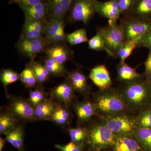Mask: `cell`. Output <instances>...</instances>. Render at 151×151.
<instances>
[{"label": "cell", "instance_id": "cell-1", "mask_svg": "<svg viewBox=\"0 0 151 151\" xmlns=\"http://www.w3.org/2000/svg\"><path fill=\"white\" fill-rule=\"evenodd\" d=\"M94 102L97 113L105 116L124 114L128 111L127 105L119 90L100 89L94 96Z\"/></svg>", "mask_w": 151, "mask_h": 151}, {"label": "cell", "instance_id": "cell-2", "mask_svg": "<svg viewBox=\"0 0 151 151\" xmlns=\"http://www.w3.org/2000/svg\"><path fill=\"white\" fill-rule=\"evenodd\" d=\"M151 89L150 82L142 78L124 84L119 91L128 110L137 111L145 104Z\"/></svg>", "mask_w": 151, "mask_h": 151}, {"label": "cell", "instance_id": "cell-3", "mask_svg": "<svg viewBox=\"0 0 151 151\" xmlns=\"http://www.w3.org/2000/svg\"><path fill=\"white\" fill-rule=\"evenodd\" d=\"M87 127L84 145L89 151H99L115 145L117 135L105 124L93 123Z\"/></svg>", "mask_w": 151, "mask_h": 151}, {"label": "cell", "instance_id": "cell-4", "mask_svg": "<svg viewBox=\"0 0 151 151\" xmlns=\"http://www.w3.org/2000/svg\"><path fill=\"white\" fill-rule=\"evenodd\" d=\"M120 24L124 30L126 40L141 47L151 29V22L140 19L131 15L121 16Z\"/></svg>", "mask_w": 151, "mask_h": 151}, {"label": "cell", "instance_id": "cell-5", "mask_svg": "<svg viewBox=\"0 0 151 151\" xmlns=\"http://www.w3.org/2000/svg\"><path fill=\"white\" fill-rule=\"evenodd\" d=\"M103 37L110 57L117 58V53L126 40L124 30L120 24H108L106 27L97 28Z\"/></svg>", "mask_w": 151, "mask_h": 151}, {"label": "cell", "instance_id": "cell-6", "mask_svg": "<svg viewBox=\"0 0 151 151\" xmlns=\"http://www.w3.org/2000/svg\"><path fill=\"white\" fill-rule=\"evenodd\" d=\"M105 116L103 124L117 135L131 136L138 127L137 118L125 114Z\"/></svg>", "mask_w": 151, "mask_h": 151}, {"label": "cell", "instance_id": "cell-7", "mask_svg": "<svg viewBox=\"0 0 151 151\" xmlns=\"http://www.w3.org/2000/svg\"><path fill=\"white\" fill-rule=\"evenodd\" d=\"M95 0H73L68 13L67 20L70 22H81L86 25L96 13Z\"/></svg>", "mask_w": 151, "mask_h": 151}, {"label": "cell", "instance_id": "cell-8", "mask_svg": "<svg viewBox=\"0 0 151 151\" xmlns=\"http://www.w3.org/2000/svg\"><path fill=\"white\" fill-rule=\"evenodd\" d=\"M7 98L8 99V103L6 109L13 114L19 121L24 122L35 121L34 107L28 99L9 95Z\"/></svg>", "mask_w": 151, "mask_h": 151}, {"label": "cell", "instance_id": "cell-9", "mask_svg": "<svg viewBox=\"0 0 151 151\" xmlns=\"http://www.w3.org/2000/svg\"><path fill=\"white\" fill-rule=\"evenodd\" d=\"M50 45L45 37L35 39H19L16 44V47L19 52L32 61L38 53L45 51Z\"/></svg>", "mask_w": 151, "mask_h": 151}, {"label": "cell", "instance_id": "cell-10", "mask_svg": "<svg viewBox=\"0 0 151 151\" xmlns=\"http://www.w3.org/2000/svg\"><path fill=\"white\" fill-rule=\"evenodd\" d=\"M63 21L49 19L45 25L44 37L50 45L65 43Z\"/></svg>", "mask_w": 151, "mask_h": 151}, {"label": "cell", "instance_id": "cell-11", "mask_svg": "<svg viewBox=\"0 0 151 151\" xmlns=\"http://www.w3.org/2000/svg\"><path fill=\"white\" fill-rule=\"evenodd\" d=\"M96 13L100 17L108 19L109 24H117L122 14L116 0L100 1L95 0L94 3Z\"/></svg>", "mask_w": 151, "mask_h": 151}, {"label": "cell", "instance_id": "cell-12", "mask_svg": "<svg viewBox=\"0 0 151 151\" xmlns=\"http://www.w3.org/2000/svg\"><path fill=\"white\" fill-rule=\"evenodd\" d=\"M75 91L65 79L52 88L50 92V96L57 103L70 108L75 102Z\"/></svg>", "mask_w": 151, "mask_h": 151}, {"label": "cell", "instance_id": "cell-13", "mask_svg": "<svg viewBox=\"0 0 151 151\" xmlns=\"http://www.w3.org/2000/svg\"><path fill=\"white\" fill-rule=\"evenodd\" d=\"M79 126L90 122L97 110L93 101L86 99L81 102H75L72 104Z\"/></svg>", "mask_w": 151, "mask_h": 151}, {"label": "cell", "instance_id": "cell-14", "mask_svg": "<svg viewBox=\"0 0 151 151\" xmlns=\"http://www.w3.org/2000/svg\"><path fill=\"white\" fill-rule=\"evenodd\" d=\"M65 79L75 92L86 97L90 94L91 87L87 83V77L80 69L68 72Z\"/></svg>", "mask_w": 151, "mask_h": 151}, {"label": "cell", "instance_id": "cell-15", "mask_svg": "<svg viewBox=\"0 0 151 151\" xmlns=\"http://www.w3.org/2000/svg\"><path fill=\"white\" fill-rule=\"evenodd\" d=\"M47 58L64 64L73 58V52L65 43L50 45L45 50Z\"/></svg>", "mask_w": 151, "mask_h": 151}, {"label": "cell", "instance_id": "cell-16", "mask_svg": "<svg viewBox=\"0 0 151 151\" xmlns=\"http://www.w3.org/2000/svg\"><path fill=\"white\" fill-rule=\"evenodd\" d=\"M89 78L100 89H110L113 84L110 73L104 64L93 68L90 70Z\"/></svg>", "mask_w": 151, "mask_h": 151}, {"label": "cell", "instance_id": "cell-17", "mask_svg": "<svg viewBox=\"0 0 151 151\" xmlns=\"http://www.w3.org/2000/svg\"><path fill=\"white\" fill-rule=\"evenodd\" d=\"M73 0H48L49 19L63 21L67 15Z\"/></svg>", "mask_w": 151, "mask_h": 151}, {"label": "cell", "instance_id": "cell-18", "mask_svg": "<svg viewBox=\"0 0 151 151\" xmlns=\"http://www.w3.org/2000/svg\"><path fill=\"white\" fill-rule=\"evenodd\" d=\"M45 23L25 18L20 39H35L45 37Z\"/></svg>", "mask_w": 151, "mask_h": 151}, {"label": "cell", "instance_id": "cell-19", "mask_svg": "<svg viewBox=\"0 0 151 151\" xmlns=\"http://www.w3.org/2000/svg\"><path fill=\"white\" fill-rule=\"evenodd\" d=\"M58 103L50 96L47 97L34 108V116L35 121L45 120L50 121Z\"/></svg>", "mask_w": 151, "mask_h": 151}, {"label": "cell", "instance_id": "cell-20", "mask_svg": "<svg viewBox=\"0 0 151 151\" xmlns=\"http://www.w3.org/2000/svg\"><path fill=\"white\" fill-rule=\"evenodd\" d=\"M137 68H133L125 62H119L117 66V80L124 84L142 79L145 74L138 73Z\"/></svg>", "mask_w": 151, "mask_h": 151}, {"label": "cell", "instance_id": "cell-21", "mask_svg": "<svg viewBox=\"0 0 151 151\" xmlns=\"http://www.w3.org/2000/svg\"><path fill=\"white\" fill-rule=\"evenodd\" d=\"M47 1L32 6L21 7L24 14L25 18L44 22L47 21L49 18Z\"/></svg>", "mask_w": 151, "mask_h": 151}, {"label": "cell", "instance_id": "cell-22", "mask_svg": "<svg viewBox=\"0 0 151 151\" xmlns=\"http://www.w3.org/2000/svg\"><path fill=\"white\" fill-rule=\"evenodd\" d=\"M24 126L18 124L6 135V139L19 151H22L24 147Z\"/></svg>", "mask_w": 151, "mask_h": 151}, {"label": "cell", "instance_id": "cell-23", "mask_svg": "<svg viewBox=\"0 0 151 151\" xmlns=\"http://www.w3.org/2000/svg\"><path fill=\"white\" fill-rule=\"evenodd\" d=\"M71 119L72 115L69 111V108L58 103L50 122L60 127H66L70 124Z\"/></svg>", "mask_w": 151, "mask_h": 151}, {"label": "cell", "instance_id": "cell-24", "mask_svg": "<svg viewBox=\"0 0 151 151\" xmlns=\"http://www.w3.org/2000/svg\"><path fill=\"white\" fill-rule=\"evenodd\" d=\"M130 15L140 19L151 22V0H136Z\"/></svg>", "mask_w": 151, "mask_h": 151}, {"label": "cell", "instance_id": "cell-25", "mask_svg": "<svg viewBox=\"0 0 151 151\" xmlns=\"http://www.w3.org/2000/svg\"><path fill=\"white\" fill-rule=\"evenodd\" d=\"M115 151H141L137 141L131 136L117 135L115 145Z\"/></svg>", "mask_w": 151, "mask_h": 151}, {"label": "cell", "instance_id": "cell-26", "mask_svg": "<svg viewBox=\"0 0 151 151\" xmlns=\"http://www.w3.org/2000/svg\"><path fill=\"white\" fill-rule=\"evenodd\" d=\"M19 120L6 108L0 113V134L5 135L19 124Z\"/></svg>", "mask_w": 151, "mask_h": 151}, {"label": "cell", "instance_id": "cell-27", "mask_svg": "<svg viewBox=\"0 0 151 151\" xmlns=\"http://www.w3.org/2000/svg\"><path fill=\"white\" fill-rule=\"evenodd\" d=\"M20 80L26 88L32 89L37 86V80L30 63L20 73Z\"/></svg>", "mask_w": 151, "mask_h": 151}, {"label": "cell", "instance_id": "cell-28", "mask_svg": "<svg viewBox=\"0 0 151 151\" xmlns=\"http://www.w3.org/2000/svg\"><path fill=\"white\" fill-rule=\"evenodd\" d=\"M133 135L146 150L151 151V128L138 127Z\"/></svg>", "mask_w": 151, "mask_h": 151}, {"label": "cell", "instance_id": "cell-29", "mask_svg": "<svg viewBox=\"0 0 151 151\" xmlns=\"http://www.w3.org/2000/svg\"><path fill=\"white\" fill-rule=\"evenodd\" d=\"M44 65L47 68L51 76L55 77H66L68 71L64 64L56 62L47 57L45 60Z\"/></svg>", "mask_w": 151, "mask_h": 151}, {"label": "cell", "instance_id": "cell-30", "mask_svg": "<svg viewBox=\"0 0 151 151\" xmlns=\"http://www.w3.org/2000/svg\"><path fill=\"white\" fill-rule=\"evenodd\" d=\"M30 64L36 77L38 85L42 86L43 83L48 81L51 74L44 64L35 60L31 61Z\"/></svg>", "mask_w": 151, "mask_h": 151}, {"label": "cell", "instance_id": "cell-31", "mask_svg": "<svg viewBox=\"0 0 151 151\" xmlns=\"http://www.w3.org/2000/svg\"><path fill=\"white\" fill-rule=\"evenodd\" d=\"M0 78L1 82L4 88L7 97L9 95L7 93V87L9 84H13L20 80V74L10 68H5L1 70Z\"/></svg>", "mask_w": 151, "mask_h": 151}, {"label": "cell", "instance_id": "cell-32", "mask_svg": "<svg viewBox=\"0 0 151 151\" xmlns=\"http://www.w3.org/2000/svg\"><path fill=\"white\" fill-rule=\"evenodd\" d=\"M65 40L70 45L73 46L88 42L89 40L87 37L86 29L81 28L70 33L66 34Z\"/></svg>", "mask_w": 151, "mask_h": 151}, {"label": "cell", "instance_id": "cell-33", "mask_svg": "<svg viewBox=\"0 0 151 151\" xmlns=\"http://www.w3.org/2000/svg\"><path fill=\"white\" fill-rule=\"evenodd\" d=\"M47 97V93L42 86L38 85L34 89H30L28 100L34 108Z\"/></svg>", "mask_w": 151, "mask_h": 151}, {"label": "cell", "instance_id": "cell-34", "mask_svg": "<svg viewBox=\"0 0 151 151\" xmlns=\"http://www.w3.org/2000/svg\"><path fill=\"white\" fill-rule=\"evenodd\" d=\"M88 47L89 49L95 51H104L110 57V52L107 48L103 37L99 31L96 32V34L88 42Z\"/></svg>", "mask_w": 151, "mask_h": 151}, {"label": "cell", "instance_id": "cell-35", "mask_svg": "<svg viewBox=\"0 0 151 151\" xmlns=\"http://www.w3.org/2000/svg\"><path fill=\"white\" fill-rule=\"evenodd\" d=\"M68 133L71 142L84 144L87 134V127L79 126L75 128H69Z\"/></svg>", "mask_w": 151, "mask_h": 151}, {"label": "cell", "instance_id": "cell-36", "mask_svg": "<svg viewBox=\"0 0 151 151\" xmlns=\"http://www.w3.org/2000/svg\"><path fill=\"white\" fill-rule=\"evenodd\" d=\"M137 47V45L135 42L126 41L117 53V57L120 60V62H125V60L131 56L134 50Z\"/></svg>", "mask_w": 151, "mask_h": 151}, {"label": "cell", "instance_id": "cell-37", "mask_svg": "<svg viewBox=\"0 0 151 151\" xmlns=\"http://www.w3.org/2000/svg\"><path fill=\"white\" fill-rule=\"evenodd\" d=\"M121 10V16L130 15L132 13L136 0H116Z\"/></svg>", "mask_w": 151, "mask_h": 151}, {"label": "cell", "instance_id": "cell-38", "mask_svg": "<svg viewBox=\"0 0 151 151\" xmlns=\"http://www.w3.org/2000/svg\"><path fill=\"white\" fill-rule=\"evenodd\" d=\"M84 144L76 143L71 142L65 145L56 144L55 148L60 151H82Z\"/></svg>", "mask_w": 151, "mask_h": 151}, {"label": "cell", "instance_id": "cell-39", "mask_svg": "<svg viewBox=\"0 0 151 151\" xmlns=\"http://www.w3.org/2000/svg\"><path fill=\"white\" fill-rule=\"evenodd\" d=\"M137 119L138 127L151 128V111L142 112Z\"/></svg>", "mask_w": 151, "mask_h": 151}, {"label": "cell", "instance_id": "cell-40", "mask_svg": "<svg viewBox=\"0 0 151 151\" xmlns=\"http://www.w3.org/2000/svg\"><path fill=\"white\" fill-rule=\"evenodd\" d=\"M48 0H9V4H17L20 8L23 7H29L35 5Z\"/></svg>", "mask_w": 151, "mask_h": 151}, {"label": "cell", "instance_id": "cell-41", "mask_svg": "<svg viewBox=\"0 0 151 151\" xmlns=\"http://www.w3.org/2000/svg\"><path fill=\"white\" fill-rule=\"evenodd\" d=\"M145 73L146 79L150 81L151 78V52L149 51L147 58L145 63Z\"/></svg>", "mask_w": 151, "mask_h": 151}, {"label": "cell", "instance_id": "cell-42", "mask_svg": "<svg viewBox=\"0 0 151 151\" xmlns=\"http://www.w3.org/2000/svg\"><path fill=\"white\" fill-rule=\"evenodd\" d=\"M142 47L148 49L149 51L151 52V29L144 41Z\"/></svg>", "mask_w": 151, "mask_h": 151}, {"label": "cell", "instance_id": "cell-43", "mask_svg": "<svg viewBox=\"0 0 151 151\" xmlns=\"http://www.w3.org/2000/svg\"><path fill=\"white\" fill-rule=\"evenodd\" d=\"M6 141V139H3L1 137H0V151H3Z\"/></svg>", "mask_w": 151, "mask_h": 151}, {"label": "cell", "instance_id": "cell-44", "mask_svg": "<svg viewBox=\"0 0 151 151\" xmlns=\"http://www.w3.org/2000/svg\"><path fill=\"white\" fill-rule=\"evenodd\" d=\"M150 81V82L151 84V78L150 80V81Z\"/></svg>", "mask_w": 151, "mask_h": 151}]
</instances>
